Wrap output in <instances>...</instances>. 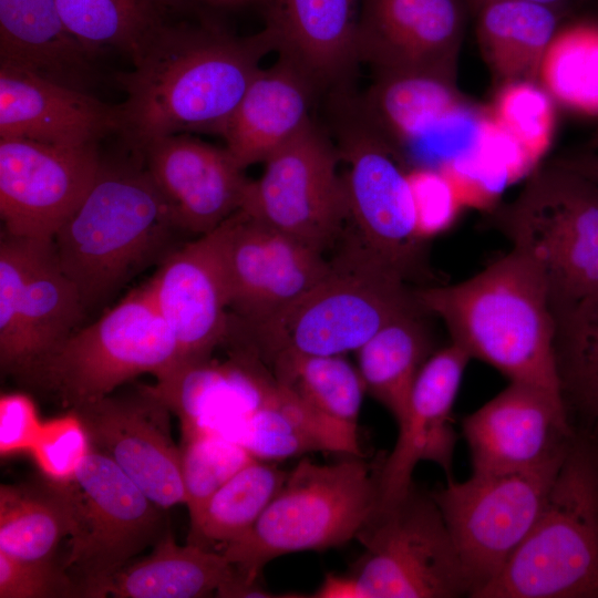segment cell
Here are the masks:
<instances>
[{
	"instance_id": "cell-1",
	"label": "cell",
	"mask_w": 598,
	"mask_h": 598,
	"mask_svg": "<svg viewBox=\"0 0 598 598\" xmlns=\"http://www.w3.org/2000/svg\"><path fill=\"white\" fill-rule=\"evenodd\" d=\"M270 50L265 30L240 39L210 25L164 24L118 75L126 97L116 106L117 132L136 152L171 135H223Z\"/></svg>"
},
{
	"instance_id": "cell-2",
	"label": "cell",
	"mask_w": 598,
	"mask_h": 598,
	"mask_svg": "<svg viewBox=\"0 0 598 598\" xmlns=\"http://www.w3.org/2000/svg\"><path fill=\"white\" fill-rule=\"evenodd\" d=\"M416 300L439 317L451 342L509 381L563 398L555 357L556 323L539 269L512 250L473 277L415 290Z\"/></svg>"
},
{
	"instance_id": "cell-3",
	"label": "cell",
	"mask_w": 598,
	"mask_h": 598,
	"mask_svg": "<svg viewBox=\"0 0 598 598\" xmlns=\"http://www.w3.org/2000/svg\"><path fill=\"white\" fill-rule=\"evenodd\" d=\"M328 274L303 297L255 324L231 319L238 341L269 365L282 352L344 355L383 326L421 307L415 290L394 267L352 234Z\"/></svg>"
},
{
	"instance_id": "cell-4",
	"label": "cell",
	"mask_w": 598,
	"mask_h": 598,
	"mask_svg": "<svg viewBox=\"0 0 598 598\" xmlns=\"http://www.w3.org/2000/svg\"><path fill=\"white\" fill-rule=\"evenodd\" d=\"M176 231L182 230L144 165L102 163L53 245L86 310L171 252Z\"/></svg>"
},
{
	"instance_id": "cell-5",
	"label": "cell",
	"mask_w": 598,
	"mask_h": 598,
	"mask_svg": "<svg viewBox=\"0 0 598 598\" xmlns=\"http://www.w3.org/2000/svg\"><path fill=\"white\" fill-rule=\"evenodd\" d=\"M475 598H598V443L576 434L536 523Z\"/></svg>"
},
{
	"instance_id": "cell-6",
	"label": "cell",
	"mask_w": 598,
	"mask_h": 598,
	"mask_svg": "<svg viewBox=\"0 0 598 598\" xmlns=\"http://www.w3.org/2000/svg\"><path fill=\"white\" fill-rule=\"evenodd\" d=\"M379 465L360 456L326 465L301 460L251 528L220 553L247 584L258 586L259 573L278 556L355 538L378 508Z\"/></svg>"
},
{
	"instance_id": "cell-7",
	"label": "cell",
	"mask_w": 598,
	"mask_h": 598,
	"mask_svg": "<svg viewBox=\"0 0 598 598\" xmlns=\"http://www.w3.org/2000/svg\"><path fill=\"white\" fill-rule=\"evenodd\" d=\"M177 362L175 337L145 282L17 378L72 410L141 374L156 378Z\"/></svg>"
},
{
	"instance_id": "cell-8",
	"label": "cell",
	"mask_w": 598,
	"mask_h": 598,
	"mask_svg": "<svg viewBox=\"0 0 598 598\" xmlns=\"http://www.w3.org/2000/svg\"><path fill=\"white\" fill-rule=\"evenodd\" d=\"M546 282L553 312L598 292V186L555 161L495 217Z\"/></svg>"
},
{
	"instance_id": "cell-9",
	"label": "cell",
	"mask_w": 598,
	"mask_h": 598,
	"mask_svg": "<svg viewBox=\"0 0 598 598\" xmlns=\"http://www.w3.org/2000/svg\"><path fill=\"white\" fill-rule=\"evenodd\" d=\"M364 553L353 578L361 598H454L470 585L444 517L414 485L377 508L358 533Z\"/></svg>"
},
{
	"instance_id": "cell-10",
	"label": "cell",
	"mask_w": 598,
	"mask_h": 598,
	"mask_svg": "<svg viewBox=\"0 0 598 598\" xmlns=\"http://www.w3.org/2000/svg\"><path fill=\"white\" fill-rule=\"evenodd\" d=\"M567 453L532 468L472 473L463 482L451 478L432 493L462 561L470 597L498 574L527 536Z\"/></svg>"
},
{
	"instance_id": "cell-11",
	"label": "cell",
	"mask_w": 598,
	"mask_h": 598,
	"mask_svg": "<svg viewBox=\"0 0 598 598\" xmlns=\"http://www.w3.org/2000/svg\"><path fill=\"white\" fill-rule=\"evenodd\" d=\"M336 133L349 219L353 235L408 280L423 262L424 240L416 229L408 168L360 113L354 99L340 91Z\"/></svg>"
},
{
	"instance_id": "cell-12",
	"label": "cell",
	"mask_w": 598,
	"mask_h": 598,
	"mask_svg": "<svg viewBox=\"0 0 598 598\" xmlns=\"http://www.w3.org/2000/svg\"><path fill=\"white\" fill-rule=\"evenodd\" d=\"M68 484L74 523L63 568L74 584V597H90L161 538L163 508L94 447Z\"/></svg>"
},
{
	"instance_id": "cell-13",
	"label": "cell",
	"mask_w": 598,
	"mask_h": 598,
	"mask_svg": "<svg viewBox=\"0 0 598 598\" xmlns=\"http://www.w3.org/2000/svg\"><path fill=\"white\" fill-rule=\"evenodd\" d=\"M354 101L408 169H439L473 152L488 111L462 94L456 80L422 72L375 73Z\"/></svg>"
},
{
	"instance_id": "cell-14",
	"label": "cell",
	"mask_w": 598,
	"mask_h": 598,
	"mask_svg": "<svg viewBox=\"0 0 598 598\" xmlns=\"http://www.w3.org/2000/svg\"><path fill=\"white\" fill-rule=\"evenodd\" d=\"M339 162L336 145L311 121L264 162L240 210L324 252L349 219Z\"/></svg>"
},
{
	"instance_id": "cell-15",
	"label": "cell",
	"mask_w": 598,
	"mask_h": 598,
	"mask_svg": "<svg viewBox=\"0 0 598 598\" xmlns=\"http://www.w3.org/2000/svg\"><path fill=\"white\" fill-rule=\"evenodd\" d=\"M216 230L229 310L241 324L261 322L291 306L331 266L323 252L240 209Z\"/></svg>"
},
{
	"instance_id": "cell-16",
	"label": "cell",
	"mask_w": 598,
	"mask_h": 598,
	"mask_svg": "<svg viewBox=\"0 0 598 598\" xmlns=\"http://www.w3.org/2000/svg\"><path fill=\"white\" fill-rule=\"evenodd\" d=\"M101 164L95 146L61 147L0 137L2 230L53 240L90 190Z\"/></svg>"
},
{
	"instance_id": "cell-17",
	"label": "cell",
	"mask_w": 598,
	"mask_h": 598,
	"mask_svg": "<svg viewBox=\"0 0 598 598\" xmlns=\"http://www.w3.org/2000/svg\"><path fill=\"white\" fill-rule=\"evenodd\" d=\"M92 447L110 457L161 508L186 504L182 452L171 434V411L144 384L72 409Z\"/></svg>"
},
{
	"instance_id": "cell-18",
	"label": "cell",
	"mask_w": 598,
	"mask_h": 598,
	"mask_svg": "<svg viewBox=\"0 0 598 598\" xmlns=\"http://www.w3.org/2000/svg\"><path fill=\"white\" fill-rule=\"evenodd\" d=\"M472 473L542 465L569 450L576 433L564 399L543 388L509 384L462 422Z\"/></svg>"
},
{
	"instance_id": "cell-19",
	"label": "cell",
	"mask_w": 598,
	"mask_h": 598,
	"mask_svg": "<svg viewBox=\"0 0 598 598\" xmlns=\"http://www.w3.org/2000/svg\"><path fill=\"white\" fill-rule=\"evenodd\" d=\"M466 0H362L359 61L375 73L422 72L456 80Z\"/></svg>"
},
{
	"instance_id": "cell-20",
	"label": "cell",
	"mask_w": 598,
	"mask_h": 598,
	"mask_svg": "<svg viewBox=\"0 0 598 598\" xmlns=\"http://www.w3.org/2000/svg\"><path fill=\"white\" fill-rule=\"evenodd\" d=\"M146 283L175 337L177 363L210 359L227 341L231 317L216 228L168 252Z\"/></svg>"
},
{
	"instance_id": "cell-21",
	"label": "cell",
	"mask_w": 598,
	"mask_h": 598,
	"mask_svg": "<svg viewBox=\"0 0 598 598\" xmlns=\"http://www.w3.org/2000/svg\"><path fill=\"white\" fill-rule=\"evenodd\" d=\"M471 360L458 346L431 354L414 382L408 410L398 424L392 451L378 470V508L402 498L413 487L412 475L420 462L440 466L453 477V456L457 440L452 412L464 370Z\"/></svg>"
},
{
	"instance_id": "cell-22",
	"label": "cell",
	"mask_w": 598,
	"mask_h": 598,
	"mask_svg": "<svg viewBox=\"0 0 598 598\" xmlns=\"http://www.w3.org/2000/svg\"><path fill=\"white\" fill-rule=\"evenodd\" d=\"M137 153L182 231L207 234L241 208L250 181L226 147L178 134Z\"/></svg>"
},
{
	"instance_id": "cell-23",
	"label": "cell",
	"mask_w": 598,
	"mask_h": 598,
	"mask_svg": "<svg viewBox=\"0 0 598 598\" xmlns=\"http://www.w3.org/2000/svg\"><path fill=\"white\" fill-rule=\"evenodd\" d=\"M277 382L251 349L235 346L218 362L176 363L144 388L181 421L183 439L213 432V423L231 424L257 409Z\"/></svg>"
},
{
	"instance_id": "cell-24",
	"label": "cell",
	"mask_w": 598,
	"mask_h": 598,
	"mask_svg": "<svg viewBox=\"0 0 598 598\" xmlns=\"http://www.w3.org/2000/svg\"><path fill=\"white\" fill-rule=\"evenodd\" d=\"M118 127L116 106L85 91L0 63V137L95 146Z\"/></svg>"
},
{
	"instance_id": "cell-25",
	"label": "cell",
	"mask_w": 598,
	"mask_h": 598,
	"mask_svg": "<svg viewBox=\"0 0 598 598\" xmlns=\"http://www.w3.org/2000/svg\"><path fill=\"white\" fill-rule=\"evenodd\" d=\"M274 50L320 90L342 89L359 62L362 0H262Z\"/></svg>"
},
{
	"instance_id": "cell-26",
	"label": "cell",
	"mask_w": 598,
	"mask_h": 598,
	"mask_svg": "<svg viewBox=\"0 0 598 598\" xmlns=\"http://www.w3.org/2000/svg\"><path fill=\"white\" fill-rule=\"evenodd\" d=\"M319 89L290 60L279 55L259 69L235 110L223 137L241 168L265 162L312 120L310 110Z\"/></svg>"
},
{
	"instance_id": "cell-27",
	"label": "cell",
	"mask_w": 598,
	"mask_h": 598,
	"mask_svg": "<svg viewBox=\"0 0 598 598\" xmlns=\"http://www.w3.org/2000/svg\"><path fill=\"white\" fill-rule=\"evenodd\" d=\"M247 582L221 554L187 543L179 546L169 529L145 558L128 564L90 595L115 598H197L216 592L239 597Z\"/></svg>"
},
{
	"instance_id": "cell-28",
	"label": "cell",
	"mask_w": 598,
	"mask_h": 598,
	"mask_svg": "<svg viewBox=\"0 0 598 598\" xmlns=\"http://www.w3.org/2000/svg\"><path fill=\"white\" fill-rule=\"evenodd\" d=\"M223 435L261 461L309 452L362 455L357 425L329 416L278 382L257 409L231 423Z\"/></svg>"
},
{
	"instance_id": "cell-29",
	"label": "cell",
	"mask_w": 598,
	"mask_h": 598,
	"mask_svg": "<svg viewBox=\"0 0 598 598\" xmlns=\"http://www.w3.org/2000/svg\"><path fill=\"white\" fill-rule=\"evenodd\" d=\"M55 0H0V63L85 91L94 58Z\"/></svg>"
},
{
	"instance_id": "cell-30",
	"label": "cell",
	"mask_w": 598,
	"mask_h": 598,
	"mask_svg": "<svg viewBox=\"0 0 598 598\" xmlns=\"http://www.w3.org/2000/svg\"><path fill=\"white\" fill-rule=\"evenodd\" d=\"M471 14L480 52L499 85L518 80L538 82L547 48L559 29L574 19L526 0H491Z\"/></svg>"
},
{
	"instance_id": "cell-31",
	"label": "cell",
	"mask_w": 598,
	"mask_h": 598,
	"mask_svg": "<svg viewBox=\"0 0 598 598\" xmlns=\"http://www.w3.org/2000/svg\"><path fill=\"white\" fill-rule=\"evenodd\" d=\"M422 307L383 326L357 352L358 370L367 392L399 424L408 410L417 374L430 357L432 341Z\"/></svg>"
},
{
	"instance_id": "cell-32",
	"label": "cell",
	"mask_w": 598,
	"mask_h": 598,
	"mask_svg": "<svg viewBox=\"0 0 598 598\" xmlns=\"http://www.w3.org/2000/svg\"><path fill=\"white\" fill-rule=\"evenodd\" d=\"M73 523L68 483L1 485L0 550L21 559H52Z\"/></svg>"
},
{
	"instance_id": "cell-33",
	"label": "cell",
	"mask_w": 598,
	"mask_h": 598,
	"mask_svg": "<svg viewBox=\"0 0 598 598\" xmlns=\"http://www.w3.org/2000/svg\"><path fill=\"white\" fill-rule=\"evenodd\" d=\"M84 311L78 288L59 266L53 240L47 243L25 285L21 312L22 363L14 377L72 334Z\"/></svg>"
},
{
	"instance_id": "cell-34",
	"label": "cell",
	"mask_w": 598,
	"mask_h": 598,
	"mask_svg": "<svg viewBox=\"0 0 598 598\" xmlns=\"http://www.w3.org/2000/svg\"><path fill=\"white\" fill-rule=\"evenodd\" d=\"M74 37L93 53L116 48L132 54L181 12L186 0H55Z\"/></svg>"
},
{
	"instance_id": "cell-35",
	"label": "cell",
	"mask_w": 598,
	"mask_h": 598,
	"mask_svg": "<svg viewBox=\"0 0 598 598\" xmlns=\"http://www.w3.org/2000/svg\"><path fill=\"white\" fill-rule=\"evenodd\" d=\"M555 357L567 408L598 432V292L554 313Z\"/></svg>"
},
{
	"instance_id": "cell-36",
	"label": "cell",
	"mask_w": 598,
	"mask_h": 598,
	"mask_svg": "<svg viewBox=\"0 0 598 598\" xmlns=\"http://www.w3.org/2000/svg\"><path fill=\"white\" fill-rule=\"evenodd\" d=\"M288 472L255 460L221 485L190 523L188 543L225 546L244 535L281 488Z\"/></svg>"
},
{
	"instance_id": "cell-37",
	"label": "cell",
	"mask_w": 598,
	"mask_h": 598,
	"mask_svg": "<svg viewBox=\"0 0 598 598\" xmlns=\"http://www.w3.org/2000/svg\"><path fill=\"white\" fill-rule=\"evenodd\" d=\"M538 83L574 112L598 117V21L585 14L566 22L542 60Z\"/></svg>"
},
{
	"instance_id": "cell-38",
	"label": "cell",
	"mask_w": 598,
	"mask_h": 598,
	"mask_svg": "<svg viewBox=\"0 0 598 598\" xmlns=\"http://www.w3.org/2000/svg\"><path fill=\"white\" fill-rule=\"evenodd\" d=\"M270 365L280 385L329 416L357 425L367 390L344 355L282 352Z\"/></svg>"
},
{
	"instance_id": "cell-39",
	"label": "cell",
	"mask_w": 598,
	"mask_h": 598,
	"mask_svg": "<svg viewBox=\"0 0 598 598\" xmlns=\"http://www.w3.org/2000/svg\"><path fill=\"white\" fill-rule=\"evenodd\" d=\"M182 474L190 523L209 497L255 458L237 442L217 432L183 439Z\"/></svg>"
},
{
	"instance_id": "cell-40",
	"label": "cell",
	"mask_w": 598,
	"mask_h": 598,
	"mask_svg": "<svg viewBox=\"0 0 598 598\" xmlns=\"http://www.w3.org/2000/svg\"><path fill=\"white\" fill-rule=\"evenodd\" d=\"M47 243L1 230L0 365L4 373L14 375L22 363L21 312L25 285L38 254Z\"/></svg>"
},
{
	"instance_id": "cell-41",
	"label": "cell",
	"mask_w": 598,
	"mask_h": 598,
	"mask_svg": "<svg viewBox=\"0 0 598 598\" xmlns=\"http://www.w3.org/2000/svg\"><path fill=\"white\" fill-rule=\"evenodd\" d=\"M555 103L538 82L518 80L501 84L488 107L537 165L554 138Z\"/></svg>"
},
{
	"instance_id": "cell-42",
	"label": "cell",
	"mask_w": 598,
	"mask_h": 598,
	"mask_svg": "<svg viewBox=\"0 0 598 598\" xmlns=\"http://www.w3.org/2000/svg\"><path fill=\"white\" fill-rule=\"evenodd\" d=\"M92 445L86 430L73 411L42 422L30 454L47 480L71 482Z\"/></svg>"
},
{
	"instance_id": "cell-43",
	"label": "cell",
	"mask_w": 598,
	"mask_h": 598,
	"mask_svg": "<svg viewBox=\"0 0 598 598\" xmlns=\"http://www.w3.org/2000/svg\"><path fill=\"white\" fill-rule=\"evenodd\" d=\"M408 177L417 234L425 241L448 229L463 206L452 184L440 169L414 167L408 171Z\"/></svg>"
},
{
	"instance_id": "cell-44",
	"label": "cell",
	"mask_w": 598,
	"mask_h": 598,
	"mask_svg": "<svg viewBox=\"0 0 598 598\" xmlns=\"http://www.w3.org/2000/svg\"><path fill=\"white\" fill-rule=\"evenodd\" d=\"M74 597V584L52 559L29 560L0 550V598Z\"/></svg>"
},
{
	"instance_id": "cell-45",
	"label": "cell",
	"mask_w": 598,
	"mask_h": 598,
	"mask_svg": "<svg viewBox=\"0 0 598 598\" xmlns=\"http://www.w3.org/2000/svg\"><path fill=\"white\" fill-rule=\"evenodd\" d=\"M37 405L25 393H7L0 398L1 456L30 453L40 431Z\"/></svg>"
},
{
	"instance_id": "cell-46",
	"label": "cell",
	"mask_w": 598,
	"mask_h": 598,
	"mask_svg": "<svg viewBox=\"0 0 598 598\" xmlns=\"http://www.w3.org/2000/svg\"><path fill=\"white\" fill-rule=\"evenodd\" d=\"M316 598H361L359 587L352 575L329 574L321 586L311 595Z\"/></svg>"
},
{
	"instance_id": "cell-47",
	"label": "cell",
	"mask_w": 598,
	"mask_h": 598,
	"mask_svg": "<svg viewBox=\"0 0 598 598\" xmlns=\"http://www.w3.org/2000/svg\"><path fill=\"white\" fill-rule=\"evenodd\" d=\"M555 162L580 174L598 186V153L576 154L557 158Z\"/></svg>"
},
{
	"instance_id": "cell-48",
	"label": "cell",
	"mask_w": 598,
	"mask_h": 598,
	"mask_svg": "<svg viewBox=\"0 0 598 598\" xmlns=\"http://www.w3.org/2000/svg\"><path fill=\"white\" fill-rule=\"evenodd\" d=\"M491 0H466L470 11H472L484 2ZM543 3L555 9H558L570 17H580L586 12L595 9L596 0H526ZM472 16V14H471Z\"/></svg>"
},
{
	"instance_id": "cell-49",
	"label": "cell",
	"mask_w": 598,
	"mask_h": 598,
	"mask_svg": "<svg viewBox=\"0 0 598 598\" xmlns=\"http://www.w3.org/2000/svg\"><path fill=\"white\" fill-rule=\"evenodd\" d=\"M186 1L188 2V4L190 3V0H186ZM202 1H206L208 3H214V4H228V3H237L244 0H202Z\"/></svg>"
},
{
	"instance_id": "cell-50",
	"label": "cell",
	"mask_w": 598,
	"mask_h": 598,
	"mask_svg": "<svg viewBox=\"0 0 598 598\" xmlns=\"http://www.w3.org/2000/svg\"><path fill=\"white\" fill-rule=\"evenodd\" d=\"M598 120V117H597ZM591 145L595 146V147H598V124H597V128H596V132L592 136V140H591Z\"/></svg>"
},
{
	"instance_id": "cell-51",
	"label": "cell",
	"mask_w": 598,
	"mask_h": 598,
	"mask_svg": "<svg viewBox=\"0 0 598 598\" xmlns=\"http://www.w3.org/2000/svg\"><path fill=\"white\" fill-rule=\"evenodd\" d=\"M595 10H598V0L595 1Z\"/></svg>"
}]
</instances>
